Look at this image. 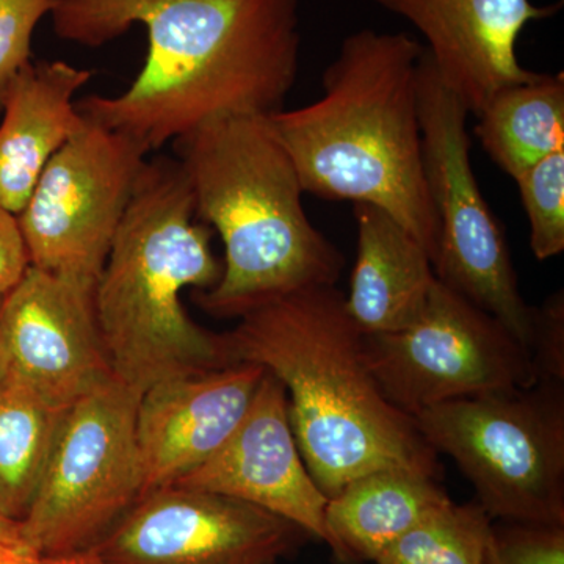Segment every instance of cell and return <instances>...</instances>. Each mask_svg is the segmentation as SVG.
I'll use <instances>...</instances> for the list:
<instances>
[{
    "label": "cell",
    "instance_id": "2",
    "mask_svg": "<svg viewBox=\"0 0 564 564\" xmlns=\"http://www.w3.org/2000/svg\"><path fill=\"white\" fill-rule=\"evenodd\" d=\"M225 339L232 364L261 366L284 386L300 454L328 499L384 467L437 477L436 452L414 419L386 399L336 285L262 304Z\"/></svg>",
    "mask_w": 564,
    "mask_h": 564
},
{
    "label": "cell",
    "instance_id": "15",
    "mask_svg": "<svg viewBox=\"0 0 564 564\" xmlns=\"http://www.w3.org/2000/svg\"><path fill=\"white\" fill-rule=\"evenodd\" d=\"M263 373L239 362L148 389L135 423L143 494L174 486L206 463L242 421Z\"/></svg>",
    "mask_w": 564,
    "mask_h": 564
},
{
    "label": "cell",
    "instance_id": "10",
    "mask_svg": "<svg viewBox=\"0 0 564 564\" xmlns=\"http://www.w3.org/2000/svg\"><path fill=\"white\" fill-rule=\"evenodd\" d=\"M148 152L84 118L18 215L33 269L96 289Z\"/></svg>",
    "mask_w": 564,
    "mask_h": 564
},
{
    "label": "cell",
    "instance_id": "20",
    "mask_svg": "<svg viewBox=\"0 0 564 564\" xmlns=\"http://www.w3.org/2000/svg\"><path fill=\"white\" fill-rule=\"evenodd\" d=\"M65 413L10 373L0 384V513L11 521L28 516Z\"/></svg>",
    "mask_w": 564,
    "mask_h": 564
},
{
    "label": "cell",
    "instance_id": "11",
    "mask_svg": "<svg viewBox=\"0 0 564 564\" xmlns=\"http://www.w3.org/2000/svg\"><path fill=\"white\" fill-rule=\"evenodd\" d=\"M303 533L254 505L166 486L143 494L90 549L110 564H276Z\"/></svg>",
    "mask_w": 564,
    "mask_h": 564
},
{
    "label": "cell",
    "instance_id": "23",
    "mask_svg": "<svg viewBox=\"0 0 564 564\" xmlns=\"http://www.w3.org/2000/svg\"><path fill=\"white\" fill-rule=\"evenodd\" d=\"M55 0H0V111L11 84L32 62V35Z\"/></svg>",
    "mask_w": 564,
    "mask_h": 564
},
{
    "label": "cell",
    "instance_id": "17",
    "mask_svg": "<svg viewBox=\"0 0 564 564\" xmlns=\"http://www.w3.org/2000/svg\"><path fill=\"white\" fill-rule=\"evenodd\" d=\"M352 210L358 250L345 310L364 336L400 332L422 313L436 282L432 256L381 207L356 203Z\"/></svg>",
    "mask_w": 564,
    "mask_h": 564
},
{
    "label": "cell",
    "instance_id": "21",
    "mask_svg": "<svg viewBox=\"0 0 564 564\" xmlns=\"http://www.w3.org/2000/svg\"><path fill=\"white\" fill-rule=\"evenodd\" d=\"M491 518L478 503H445L404 533L375 564H489Z\"/></svg>",
    "mask_w": 564,
    "mask_h": 564
},
{
    "label": "cell",
    "instance_id": "7",
    "mask_svg": "<svg viewBox=\"0 0 564 564\" xmlns=\"http://www.w3.org/2000/svg\"><path fill=\"white\" fill-rule=\"evenodd\" d=\"M469 110L426 57L419 63V120L423 166L436 215L437 281L491 314L527 350L534 307L519 289L507 237L486 203L470 162Z\"/></svg>",
    "mask_w": 564,
    "mask_h": 564
},
{
    "label": "cell",
    "instance_id": "12",
    "mask_svg": "<svg viewBox=\"0 0 564 564\" xmlns=\"http://www.w3.org/2000/svg\"><path fill=\"white\" fill-rule=\"evenodd\" d=\"M9 373L47 403L68 410L109 383L95 289L29 267L0 300Z\"/></svg>",
    "mask_w": 564,
    "mask_h": 564
},
{
    "label": "cell",
    "instance_id": "26",
    "mask_svg": "<svg viewBox=\"0 0 564 564\" xmlns=\"http://www.w3.org/2000/svg\"><path fill=\"white\" fill-rule=\"evenodd\" d=\"M29 267L31 262L18 215L0 203V296L21 281Z\"/></svg>",
    "mask_w": 564,
    "mask_h": 564
},
{
    "label": "cell",
    "instance_id": "6",
    "mask_svg": "<svg viewBox=\"0 0 564 564\" xmlns=\"http://www.w3.org/2000/svg\"><path fill=\"white\" fill-rule=\"evenodd\" d=\"M413 419L473 484L489 518L564 527V383L467 397Z\"/></svg>",
    "mask_w": 564,
    "mask_h": 564
},
{
    "label": "cell",
    "instance_id": "22",
    "mask_svg": "<svg viewBox=\"0 0 564 564\" xmlns=\"http://www.w3.org/2000/svg\"><path fill=\"white\" fill-rule=\"evenodd\" d=\"M538 261L564 251V151L554 152L516 177Z\"/></svg>",
    "mask_w": 564,
    "mask_h": 564
},
{
    "label": "cell",
    "instance_id": "27",
    "mask_svg": "<svg viewBox=\"0 0 564 564\" xmlns=\"http://www.w3.org/2000/svg\"><path fill=\"white\" fill-rule=\"evenodd\" d=\"M36 564H110L96 554L93 549L84 551L68 552V554L58 555H39Z\"/></svg>",
    "mask_w": 564,
    "mask_h": 564
},
{
    "label": "cell",
    "instance_id": "13",
    "mask_svg": "<svg viewBox=\"0 0 564 564\" xmlns=\"http://www.w3.org/2000/svg\"><path fill=\"white\" fill-rule=\"evenodd\" d=\"M174 486L254 505L328 544V497L300 454L284 386L269 372L263 373L247 413L228 441Z\"/></svg>",
    "mask_w": 564,
    "mask_h": 564
},
{
    "label": "cell",
    "instance_id": "16",
    "mask_svg": "<svg viewBox=\"0 0 564 564\" xmlns=\"http://www.w3.org/2000/svg\"><path fill=\"white\" fill-rule=\"evenodd\" d=\"M93 70L29 62L11 84L0 124V203L20 215L44 166L84 124L77 91Z\"/></svg>",
    "mask_w": 564,
    "mask_h": 564
},
{
    "label": "cell",
    "instance_id": "28",
    "mask_svg": "<svg viewBox=\"0 0 564 564\" xmlns=\"http://www.w3.org/2000/svg\"><path fill=\"white\" fill-rule=\"evenodd\" d=\"M0 545H9V547L29 551L24 545V541H22L20 522L11 521V519L6 518L2 513H0Z\"/></svg>",
    "mask_w": 564,
    "mask_h": 564
},
{
    "label": "cell",
    "instance_id": "1",
    "mask_svg": "<svg viewBox=\"0 0 564 564\" xmlns=\"http://www.w3.org/2000/svg\"><path fill=\"white\" fill-rule=\"evenodd\" d=\"M300 0H55L58 39L99 47L148 32L139 76L121 95L76 102L87 120L159 151L209 121L284 110L300 65Z\"/></svg>",
    "mask_w": 564,
    "mask_h": 564
},
{
    "label": "cell",
    "instance_id": "3",
    "mask_svg": "<svg viewBox=\"0 0 564 564\" xmlns=\"http://www.w3.org/2000/svg\"><path fill=\"white\" fill-rule=\"evenodd\" d=\"M404 32L351 33L323 73V95L270 115L304 193L369 203L392 215L436 258V215L423 166L419 63Z\"/></svg>",
    "mask_w": 564,
    "mask_h": 564
},
{
    "label": "cell",
    "instance_id": "8",
    "mask_svg": "<svg viewBox=\"0 0 564 564\" xmlns=\"http://www.w3.org/2000/svg\"><path fill=\"white\" fill-rule=\"evenodd\" d=\"M140 397L113 378L66 410L29 513L20 522L22 541L33 554L93 547L140 499Z\"/></svg>",
    "mask_w": 564,
    "mask_h": 564
},
{
    "label": "cell",
    "instance_id": "4",
    "mask_svg": "<svg viewBox=\"0 0 564 564\" xmlns=\"http://www.w3.org/2000/svg\"><path fill=\"white\" fill-rule=\"evenodd\" d=\"M210 226L196 217L177 159H150L95 289V311L111 372L143 395L173 378L232 366L225 334L193 321L182 292L218 284Z\"/></svg>",
    "mask_w": 564,
    "mask_h": 564
},
{
    "label": "cell",
    "instance_id": "9",
    "mask_svg": "<svg viewBox=\"0 0 564 564\" xmlns=\"http://www.w3.org/2000/svg\"><path fill=\"white\" fill-rule=\"evenodd\" d=\"M364 348L386 399L410 417L436 404L540 381L524 345L437 278L411 325L364 336Z\"/></svg>",
    "mask_w": 564,
    "mask_h": 564
},
{
    "label": "cell",
    "instance_id": "29",
    "mask_svg": "<svg viewBox=\"0 0 564 564\" xmlns=\"http://www.w3.org/2000/svg\"><path fill=\"white\" fill-rule=\"evenodd\" d=\"M39 555L25 549L0 545V564H36Z\"/></svg>",
    "mask_w": 564,
    "mask_h": 564
},
{
    "label": "cell",
    "instance_id": "18",
    "mask_svg": "<svg viewBox=\"0 0 564 564\" xmlns=\"http://www.w3.org/2000/svg\"><path fill=\"white\" fill-rule=\"evenodd\" d=\"M434 475L384 467L352 478L325 508L328 544L345 562H373L451 502Z\"/></svg>",
    "mask_w": 564,
    "mask_h": 564
},
{
    "label": "cell",
    "instance_id": "19",
    "mask_svg": "<svg viewBox=\"0 0 564 564\" xmlns=\"http://www.w3.org/2000/svg\"><path fill=\"white\" fill-rule=\"evenodd\" d=\"M474 132L486 154L508 176H521L564 151V74L534 73L489 99Z\"/></svg>",
    "mask_w": 564,
    "mask_h": 564
},
{
    "label": "cell",
    "instance_id": "30",
    "mask_svg": "<svg viewBox=\"0 0 564 564\" xmlns=\"http://www.w3.org/2000/svg\"><path fill=\"white\" fill-rule=\"evenodd\" d=\"M2 300V296H0ZM9 375V358H7L6 345H3L2 329H0V384Z\"/></svg>",
    "mask_w": 564,
    "mask_h": 564
},
{
    "label": "cell",
    "instance_id": "5",
    "mask_svg": "<svg viewBox=\"0 0 564 564\" xmlns=\"http://www.w3.org/2000/svg\"><path fill=\"white\" fill-rule=\"evenodd\" d=\"M173 144L196 217L225 247L220 281L195 293L207 314L240 318L289 293L336 285L344 254L307 217L302 181L272 118H217Z\"/></svg>",
    "mask_w": 564,
    "mask_h": 564
},
{
    "label": "cell",
    "instance_id": "14",
    "mask_svg": "<svg viewBox=\"0 0 564 564\" xmlns=\"http://www.w3.org/2000/svg\"><path fill=\"white\" fill-rule=\"evenodd\" d=\"M410 21L425 39L437 76L477 117L496 93L532 79L516 44L532 21L558 13L563 0L538 7L530 0H372Z\"/></svg>",
    "mask_w": 564,
    "mask_h": 564
},
{
    "label": "cell",
    "instance_id": "25",
    "mask_svg": "<svg viewBox=\"0 0 564 564\" xmlns=\"http://www.w3.org/2000/svg\"><path fill=\"white\" fill-rule=\"evenodd\" d=\"M540 381L564 383V295L552 293L543 306L534 307V329L530 345Z\"/></svg>",
    "mask_w": 564,
    "mask_h": 564
},
{
    "label": "cell",
    "instance_id": "24",
    "mask_svg": "<svg viewBox=\"0 0 564 564\" xmlns=\"http://www.w3.org/2000/svg\"><path fill=\"white\" fill-rule=\"evenodd\" d=\"M489 564H564V527H494Z\"/></svg>",
    "mask_w": 564,
    "mask_h": 564
}]
</instances>
